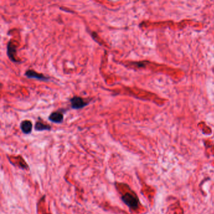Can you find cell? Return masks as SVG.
<instances>
[{
  "instance_id": "obj_1",
  "label": "cell",
  "mask_w": 214,
  "mask_h": 214,
  "mask_svg": "<svg viewBox=\"0 0 214 214\" xmlns=\"http://www.w3.org/2000/svg\"><path fill=\"white\" fill-rule=\"evenodd\" d=\"M122 200L128 207L132 209L137 208L138 206L139 200L138 198L130 193H127L122 196Z\"/></svg>"
},
{
  "instance_id": "obj_2",
  "label": "cell",
  "mask_w": 214,
  "mask_h": 214,
  "mask_svg": "<svg viewBox=\"0 0 214 214\" xmlns=\"http://www.w3.org/2000/svg\"><path fill=\"white\" fill-rule=\"evenodd\" d=\"M71 104V108L73 109H80L84 108L89 104V102H85L82 97L78 96H74L70 99Z\"/></svg>"
},
{
  "instance_id": "obj_3",
  "label": "cell",
  "mask_w": 214,
  "mask_h": 214,
  "mask_svg": "<svg viewBox=\"0 0 214 214\" xmlns=\"http://www.w3.org/2000/svg\"><path fill=\"white\" fill-rule=\"evenodd\" d=\"M65 111H62V110H58L57 111H55L52 113H51L49 117V121L52 122L54 123L61 124L63 121V113Z\"/></svg>"
},
{
  "instance_id": "obj_4",
  "label": "cell",
  "mask_w": 214,
  "mask_h": 214,
  "mask_svg": "<svg viewBox=\"0 0 214 214\" xmlns=\"http://www.w3.org/2000/svg\"><path fill=\"white\" fill-rule=\"evenodd\" d=\"M7 54L8 57H9V58L12 62L15 63L20 62V61H18V60H16L15 58L16 54V47L15 46L14 44H13L11 40L8 42L7 45Z\"/></svg>"
},
{
  "instance_id": "obj_5",
  "label": "cell",
  "mask_w": 214,
  "mask_h": 214,
  "mask_svg": "<svg viewBox=\"0 0 214 214\" xmlns=\"http://www.w3.org/2000/svg\"><path fill=\"white\" fill-rule=\"evenodd\" d=\"M25 76L29 79H35L43 81H48L50 78L46 77L42 74L37 73V72L33 71V70H28L25 74Z\"/></svg>"
},
{
  "instance_id": "obj_6",
  "label": "cell",
  "mask_w": 214,
  "mask_h": 214,
  "mask_svg": "<svg viewBox=\"0 0 214 214\" xmlns=\"http://www.w3.org/2000/svg\"><path fill=\"white\" fill-rule=\"evenodd\" d=\"M33 128L32 122L29 120H24L20 123V129L23 133L28 134L31 133Z\"/></svg>"
},
{
  "instance_id": "obj_7",
  "label": "cell",
  "mask_w": 214,
  "mask_h": 214,
  "mask_svg": "<svg viewBox=\"0 0 214 214\" xmlns=\"http://www.w3.org/2000/svg\"><path fill=\"white\" fill-rule=\"evenodd\" d=\"M35 130L37 131H50L51 130V126L47 124H45L41 121H37L35 126Z\"/></svg>"
}]
</instances>
